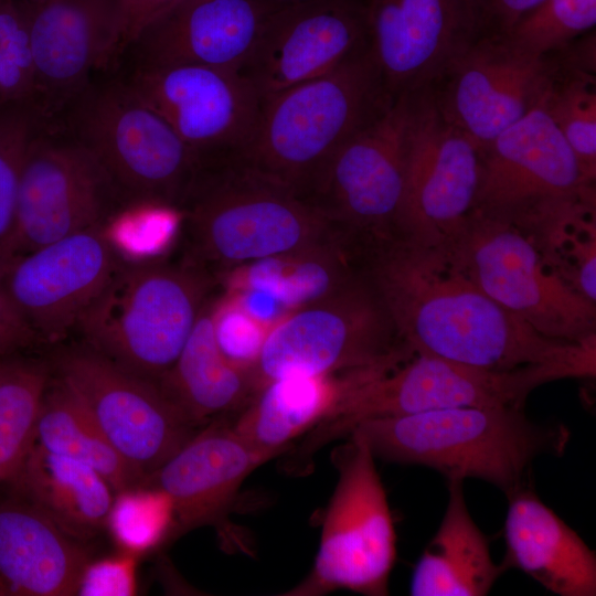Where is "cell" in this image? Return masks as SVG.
Returning <instances> with one entry per match:
<instances>
[{"instance_id": "e575fe53", "label": "cell", "mask_w": 596, "mask_h": 596, "mask_svg": "<svg viewBox=\"0 0 596 596\" xmlns=\"http://www.w3.org/2000/svg\"><path fill=\"white\" fill-rule=\"evenodd\" d=\"M181 209L155 202L125 205L104 223L103 231L118 257L129 263L162 258L181 233Z\"/></svg>"}, {"instance_id": "52a82bcc", "label": "cell", "mask_w": 596, "mask_h": 596, "mask_svg": "<svg viewBox=\"0 0 596 596\" xmlns=\"http://www.w3.org/2000/svg\"><path fill=\"white\" fill-rule=\"evenodd\" d=\"M567 377L573 376L556 366L496 372L415 353L392 369L354 382L289 458L296 468L308 470L316 453L365 421L458 407L523 406L538 386Z\"/></svg>"}, {"instance_id": "8fae6325", "label": "cell", "mask_w": 596, "mask_h": 596, "mask_svg": "<svg viewBox=\"0 0 596 596\" xmlns=\"http://www.w3.org/2000/svg\"><path fill=\"white\" fill-rule=\"evenodd\" d=\"M347 437L334 451L339 476L313 565L284 595L320 596L338 589L389 595L397 536L387 496L365 438L356 430Z\"/></svg>"}, {"instance_id": "d6986e66", "label": "cell", "mask_w": 596, "mask_h": 596, "mask_svg": "<svg viewBox=\"0 0 596 596\" xmlns=\"http://www.w3.org/2000/svg\"><path fill=\"white\" fill-rule=\"evenodd\" d=\"M368 47L364 0H306L269 15L237 72L263 99L324 75Z\"/></svg>"}, {"instance_id": "d6a6232c", "label": "cell", "mask_w": 596, "mask_h": 596, "mask_svg": "<svg viewBox=\"0 0 596 596\" xmlns=\"http://www.w3.org/2000/svg\"><path fill=\"white\" fill-rule=\"evenodd\" d=\"M552 56L555 74L542 105L574 152L585 175L595 181L596 75L565 66Z\"/></svg>"}, {"instance_id": "5b68a950", "label": "cell", "mask_w": 596, "mask_h": 596, "mask_svg": "<svg viewBox=\"0 0 596 596\" xmlns=\"http://www.w3.org/2000/svg\"><path fill=\"white\" fill-rule=\"evenodd\" d=\"M392 98L368 47L324 75L263 98L238 160L301 195L333 152Z\"/></svg>"}, {"instance_id": "7a4b0ae2", "label": "cell", "mask_w": 596, "mask_h": 596, "mask_svg": "<svg viewBox=\"0 0 596 596\" xmlns=\"http://www.w3.org/2000/svg\"><path fill=\"white\" fill-rule=\"evenodd\" d=\"M181 210L182 258L219 280L260 260L339 243L328 221L294 189L240 160L203 167Z\"/></svg>"}, {"instance_id": "9c48e42d", "label": "cell", "mask_w": 596, "mask_h": 596, "mask_svg": "<svg viewBox=\"0 0 596 596\" xmlns=\"http://www.w3.org/2000/svg\"><path fill=\"white\" fill-rule=\"evenodd\" d=\"M434 252L541 334L573 343L595 342V304L558 276L533 236L517 224L472 210Z\"/></svg>"}, {"instance_id": "277c9868", "label": "cell", "mask_w": 596, "mask_h": 596, "mask_svg": "<svg viewBox=\"0 0 596 596\" xmlns=\"http://www.w3.org/2000/svg\"><path fill=\"white\" fill-rule=\"evenodd\" d=\"M416 93L393 97L333 152L301 194L328 221L358 272L411 246L403 211Z\"/></svg>"}, {"instance_id": "cb8c5ba5", "label": "cell", "mask_w": 596, "mask_h": 596, "mask_svg": "<svg viewBox=\"0 0 596 596\" xmlns=\"http://www.w3.org/2000/svg\"><path fill=\"white\" fill-rule=\"evenodd\" d=\"M504 571L518 568L560 596L596 595L595 552L529 487L508 497Z\"/></svg>"}, {"instance_id": "484cf974", "label": "cell", "mask_w": 596, "mask_h": 596, "mask_svg": "<svg viewBox=\"0 0 596 596\" xmlns=\"http://www.w3.org/2000/svg\"><path fill=\"white\" fill-rule=\"evenodd\" d=\"M222 292L223 287L207 299L174 364L158 381L198 427L240 413L256 393L252 369L231 361L219 345L215 319Z\"/></svg>"}, {"instance_id": "44dd1931", "label": "cell", "mask_w": 596, "mask_h": 596, "mask_svg": "<svg viewBox=\"0 0 596 596\" xmlns=\"http://www.w3.org/2000/svg\"><path fill=\"white\" fill-rule=\"evenodd\" d=\"M369 47L392 97L434 85L477 38L469 0H364Z\"/></svg>"}, {"instance_id": "ab89813d", "label": "cell", "mask_w": 596, "mask_h": 596, "mask_svg": "<svg viewBox=\"0 0 596 596\" xmlns=\"http://www.w3.org/2000/svg\"><path fill=\"white\" fill-rule=\"evenodd\" d=\"M138 556L118 551L88 560L78 578L79 596H132L138 592Z\"/></svg>"}, {"instance_id": "7402d4cb", "label": "cell", "mask_w": 596, "mask_h": 596, "mask_svg": "<svg viewBox=\"0 0 596 596\" xmlns=\"http://www.w3.org/2000/svg\"><path fill=\"white\" fill-rule=\"evenodd\" d=\"M280 6L270 0H182L143 26L121 56L136 66L198 64L238 71Z\"/></svg>"}, {"instance_id": "d590c367", "label": "cell", "mask_w": 596, "mask_h": 596, "mask_svg": "<svg viewBox=\"0 0 596 596\" xmlns=\"http://www.w3.org/2000/svg\"><path fill=\"white\" fill-rule=\"evenodd\" d=\"M42 124L32 103L0 106V273L9 260L23 161Z\"/></svg>"}, {"instance_id": "83f0119b", "label": "cell", "mask_w": 596, "mask_h": 596, "mask_svg": "<svg viewBox=\"0 0 596 596\" xmlns=\"http://www.w3.org/2000/svg\"><path fill=\"white\" fill-rule=\"evenodd\" d=\"M462 482L448 480L441 522L412 573L413 596H483L505 572L468 510Z\"/></svg>"}, {"instance_id": "7bdbcfd3", "label": "cell", "mask_w": 596, "mask_h": 596, "mask_svg": "<svg viewBox=\"0 0 596 596\" xmlns=\"http://www.w3.org/2000/svg\"><path fill=\"white\" fill-rule=\"evenodd\" d=\"M180 1L182 0H120L121 54L143 26Z\"/></svg>"}, {"instance_id": "ee69618b", "label": "cell", "mask_w": 596, "mask_h": 596, "mask_svg": "<svg viewBox=\"0 0 596 596\" xmlns=\"http://www.w3.org/2000/svg\"><path fill=\"white\" fill-rule=\"evenodd\" d=\"M275 3H278V4H281V6H285V4H291V3H297V2H301V1H306V0H270Z\"/></svg>"}, {"instance_id": "8d00e7d4", "label": "cell", "mask_w": 596, "mask_h": 596, "mask_svg": "<svg viewBox=\"0 0 596 596\" xmlns=\"http://www.w3.org/2000/svg\"><path fill=\"white\" fill-rule=\"evenodd\" d=\"M595 25L596 0H543L503 35L525 52L547 55Z\"/></svg>"}, {"instance_id": "3957f363", "label": "cell", "mask_w": 596, "mask_h": 596, "mask_svg": "<svg viewBox=\"0 0 596 596\" xmlns=\"http://www.w3.org/2000/svg\"><path fill=\"white\" fill-rule=\"evenodd\" d=\"M353 430L375 458L421 465L447 480L480 479L508 497L529 486L533 461L562 456L570 430L530 419L523 406L458 407L365 421Z\"/></svg>"}, {"instance_id": "ffe728a7", "label": "cell", "mask_w": 596, "mask_h": 596, "mask_svg": "<svg viewBox=\"0 0 596 596\" xmlns=\"http://www.w3.org/2000/svg\"><path fill=\"white\" fill-rule=\"evenodd\" d=\"M103 225L18 257L1 270L4 288L39 340L56 342L77 327L119 265Z\"/></svg>"}, {"instance_id": "74e56055", "label": "cell", "mask_w": 596, "mask_h": 596, "mask_svg": "<svg viewBox=\"0 0 596 596\" xmlns=\"http://www.w3.org/2000/svg\"><path fill=\"white\" fill-rule=\"evenodd\" d=\"M33 97L29 0H0V106Z\"/></svg>"}, {"instance_id": "4316f807", "label": "cell", "mask_w": 596, "mask_h": 596, "mask_svg": "<svg viewBox=\"0 0 596 596\" xmlns=\"http://www.w3.org/2000/svg\"><path fill=\"white\" fill-rule=\"evenodd\" d=\"M9 482L22 500L79 541L105 528L115 494L91 466L34 444Z\"/></svg>"}, {"instance_id": "f546056e", "label": "cell", "mask_w": 596, "mask_h": 596, "mask_svg": "<svg viewBox=\"0 0 596 596\" xmlns=\"http://www.w3.org/2000/svg\"><path fill=\"white\" fill-rule=\"evenodd\" d=\"M359 277L341 245L329 242L237 268L220 281L226 292L266 298L280 317Z\"/></svg>"}, {"instance_id": "d4e9b609", "label": "cell", "mask_w": 596, "mask_h": 596, "mask_svg": "<svg viewBox=\"0 0 596 596\" xmlns=\"http://www.w3.org/2000/svg\"><path fill=\"white\" fill-rule=\"evenodd\" d=\"M24 500L0 504V596H70L89 556Z\"/></svg>"}, {"instance_id": "2e32d148", "label": "cell", "mask_w": 596, "mask_h": 596, "mask_svg": "<svg viewBox=\"0 0 596 596\" xmlns=\"http://www.w3.org/2000/svg\"><path fill=\"white\" fill-rule=\"evenodd\" d=\"M480 147L440 108L433 86L416 93L403 223L412 247L440 248L475 206Z\"/></svg>"}, {"instance_id": "1f68e13d", "label": "cell", "mask_w": 596, "mask_h": 596, "mask_svg": "<svg viewBox=\"0 0 596 596\" xmlns=\"http://www.w3.org/2000/svg\"><path fill=\"white\" fill-rule=\"evenodd\" d=\"M50 382L45 363L0 355V482L10 480L32 445Z\"/></svg>"}, {"instance_id": "8992f818", "label": "cell", "mask_w": 596, "mask_h": 596, "mask_svg": "<svg viewBox=\"0 0 596 596\" xmlns=\"http://www.w3.org/2000/svg\"><path fill=\"white\" fill-rule=\"evenodd\" d=\"M221 287L216 277L184 258L120 260L77 327L87 348L158 382Z\"/></svg>"}, {"instance_id": "e0dca14e", "label": "cell", "mask_w": 596, "mask_h": 596, "mask_svg": "<svg viewBox=\"0 0 596 596\" xmlns=\"http://www.w3.org/2000/svg\"><path fill=\"white\" fill-rule=\"evenodd\" d=\"M33 105L56 126L121 56L120 0H29Z\"/></svg>"}, {"instance_id": "b9f144b4", "label": "cell", "mask_w": 596, "mask_h": 596, "mask_svg": "<svg viewBox=\"0 0 596 596\" xmlns=\"http://www.w3.org/2000/svg\"><path fill=\"white\" fill-rule=\"evenodd\" d=\"M38 341L0 278V355L17 354Z\"/></svg>"}, {"instance_id": "9a60e30c", "label": "cell", "mask_w": 596, "mask_h": 596, "mask_svg": "<svg viewBox=\"0 0 596 596\" xmlns=\"http://www.w3.org/2000/svg\"><path fill=\"white\" fill-rule=\"evenodd\" d=\"M473 210L524 224L565 202L595 196L542 103L480 150Z\"/></svg>"}, {"instance_id": "603a6c76", "label": "cell", "mask_w": 596, "mask_h": 596, "mask_svg": "<svg viewBox=\"0 0 596 596\" xmlns=\"http://www.w3.org/2000/svg\"><path fill=\"white\" fill-rule=\"evenodd\" d=\"M268 460L232 424L216 418L198 429L145 481L170 496L175 514L173 538H177L203 525L226 529L241 486Z\"/></svg>"}, {"instance_id": "f35d334b", "label": "cell", "mask_w": 596, "mask_h": 596, "mask_svg": "<svg viewBox=\"0 0 596 596\" xmlns=\"http://www.w3.org/2000/svg\"><path fill=\"white\" fill-rule=\"evenodd\" d=\"M268 328L269 324L251 316L223 288L215 331L221 350L231 361L252 369Z\"/></svg>"}, {"instance_id": "5bb4252c", "label": "cell", "mask_w": 596, "mask_h": 596, "mask_svg": "<svg viewBox=\"0 0 596 596\" xmlns=\"http://www.w3.org/2000/svg\"><path fill=\"white\" fill-rule=\"evenodd\" d=\"M57 370L110 445L143 480L201 428L181 412L158 382L89 348L63 354Z\"/></svg>"}, {"instance_id": "ba28073f", "label": "cell", "mask_w": 596, "mask_h": 596, "mask_svg": "<svg viewBox=\"0 0 596 596\" xmlns=\"http://www.w3.org/2000/svg\"><path fill=\"white\" fill-rule=\"evenodd\" d=\"M56 127L96 157L120 207L155 202L181 209L202 170L172 127L117 76L96 78Z\"/></svg>"}, {"instance_id": "ac0fdd59", "label": "cell", "mask_w": 596, "mask_h": 596, "mask_svg": "<svg viewBox=\"0 0 596 596\" xmlns=\"http://www.w3.org/2000/svg\"><path fill=\"white\" fill-rule=\"evenodd\" d=\"M554 74L552 55L480 35L432 86L445 115L481 150L543 102Z\"/></svg>"}, {"instance_id": "4dcf8cb0", "label": "cell", "mask_w": 596, "mask_h": 596, "mask_svg": "<svg viewBox=\"0 0 596 596\" xmlns=\"http://www.w3.org/2000/svg\"><path fill=\"white\" fill-rule=\"evenodd\" d=\"M32 444L97 470L114 492L143 478L115 450L75 391L60 376L50 382Z\"/></svg>"}, {"instance_id": "4fadbf2b", "label": "cell", "mask_w": 596, "mask_h": 596, "mask_svg": "<svg viewBox=\"0 0 596 596\" xmlns=\"http://www.w3.org/2000/svg\"><path fill=\"white\" fill-rule=\"evenodd\" d=\"M116 76L172 127L202 167L241 159L254 136L262 98L237 71L129 65Z\"/></svg>"}, {"instance_id": "60d3db41", "label": "cell", "mask_w": 596, "mask_h": 596, "mask_svg": "<svg viewBox=\"0 0 596 596\" xmlns=\"http://www.w3.org/2000/svg\"><path fill=\"white\" fill-rule=\"evenodd\" d=\"M477 36L503 35L543 0H469Z\"/></svg>"}, {"instance_id": "836d02e7", "label": "cell", "mask_w": 596, "mask_h": 596, "mask_svg": "<svg viewBox=\"0 0 596 596\" xmlns=\"http://www.w3.org/2000/svg\"><path fill=\"white\" fill-rule=\"evenodd\" d=\"M105 528L119 551L140 557L173 538V502L143 480L115 492Z\"/></svg>"}, {"instance_id": "30bf717a", "label": "cell", "mask_w": 596, "mask_h": 596, "mask_svg": "<svg viewBox=\"0 0 596 596\" xmlns=\"http://www.w3.org/2000/svg\"><path fill=\"white\" fill-rule=\"evenodd\" d=\"M413 355L361 276L275 319L252 372L257 392L286 376L394 366Z\"/></svg>"}, {"instance_id": "6da1fadb", "label": "cell", "mask_w": 596, "mask_h": 596, "mask_svg": "<svg viewBox=\"0 0 596 596\" xmlns=\"http://www.w3.org/2000/svg\"><path fill=\"white\" fill-rule=\"evenodd\" d=\"M361 276L415 354L508 372L556 366L573 377L596 371V342L547 338L498 304L434 251L404 246L370 263Z\"/></svg>"}, {"instance_id": "7c38bea8", "label": "cell", "mask_w": 596, "mask_h": 596, "mask_svg": "<svg viewBox=\"0 0 596 596\" xmlns=\"http://www.w3.org/2000/svg\"><path fill=\"white\" fill-rule=\"evenodd\" d=\"M115 206L116 193L92 151L68 130L42 124L21 170L8 264L103 225Z\"/></svg>"}, {"instance_id": "f1b7e54d", "label": "cell", "mask_w": 596, "mask_h": 596, "mask_svg": "<svg viewBox=\"0 0 596 596\" xmlns=\"http://www.w3.org/2000/svg\"><path fill=\"white\" fill-rule=\"evenodd\" d=\"M362 370L330 375H291L258 390L232 424L253 448L270 459L288 449L334 409Z\"/></svg>"}]
</instances>
